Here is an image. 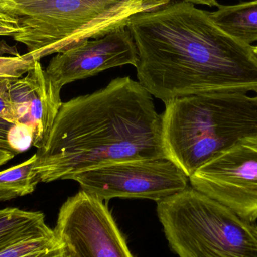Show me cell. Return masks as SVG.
I'll return each instance as SVG.
<instances>
[{
    "mask_svg": "<svg viewBox=\"0 0 257 257\" xmlns=\"http://www.w3.org/2000/svg\"><path fill=\"white\" fill-rule=\"evenodd\" d=\"M126 28L137 48L139 83L164 103L202 93L257 94L252 46L228 36L193 3L177 0L144 11Z\"/></svg>",
    "mask_w": 257,
    "mask_h": 257,
    "instance_id": "obj_1",
    "label": "cell"
},
{
    "mask_svg": "<svg viewBox=\"0 0 257 257\" xmlns=\"http://www.w3.org/2000/svg\"><path fill=\"white\" fill-rule=\"evenodd\" d=\"M152 95L130 77L63 102L34 169L41 182L117 162L167 158L162 114Z\"/></svg>",
    "mask_w": 257,
    "mask_h": 257,
    "instance_id": "obj_2",
    "label": "cell"
},
{
    "mask_svg": "<svg viewBox=\"0 0 257 257\" xmlns=\"http://www.w3.org/2000/svg\"><path fill=\"white\" fill-rule=\"evenodd\" d=\"M165 105V151L189 178L241 139L257 134V94L202 93L175 98Z\"/></svg>",
    "mask_w": 257,
    "mask_h": 257,
    "instance_id": "obj_3",
    "label": "cell"
},
{
    "mask_svg": "<svg viewBox=\"0 0 257 257\" xmlns=\"http://www.w3.org/2000/svg\"><path fill=\"white\" fill-rule=\"evenodd\" d=\"M166 2L154 0H0V13L20 28L13 36L33 61L123 28L128 20Z\"/></svg>",
    "mask_w": 257,
    "mask_h": 257,
    "instance_id": "obj_4",
    "label": "cell"
},
{
    "mask_svg": "<svg viewBox=\"0 0 257 257\" xmlns=\"http://www.w3.org/2000/svg\"><path fill=\"white\" fill-rule=\"evenodd\" d=\"M169 247L179 257H257L254 223L188 186L157 202Z\"/></svg>",
    "mask_w": 257,
    "mask_h": 257,
    "instance_id": "obj_5",
    "label": "cell"
},
{
    "mask_svg": "<svg viewBox=\"0 0 257 257\" xmlns=\"http://www.w3.org/2000/svg\"><path fill=\"white\" fill-rule=\"evenodd\" d=\"M70 180L102 201L114 198L158 202L185 190L190 179L169 158L117 162L78 172Z\"/></svg>",
    "mask_w": 257,
    "mask_h": 257,
    "instance_id": "obj_6",
    "label": "cell"
},
{
    "mask_svg": "<svg viewBox=\"0 0 257 257\" xmlns=\"http://www.w3.org/2000/svg\"><path fill=\"white\" fill-rule=\"evenodd\" d=\"M191 187L240 217L257 220V134L237 142L189 178Z\"/></svg>",
    "mask_w": 257,
    "mask_h": 257,
    "instance_id": "obj_7",
    "label": "cell"
},
{
    "mask_svg": "<svg viewBox=\"0 0 257 257\" xmlns=\"http://www.w3.org/2000/svg\"><path fill=\"white\" fill-rule=\"evenodd\" d=\"M54 230L79 257H134L105 202L82 190L63 204Z\"/></svg>",
    "mask_w": 257,
    "mask_h": 257,
    "instance_id": "obj_8",
    "label": "cell"
},
{
    "mask_svg": "<svg viewBox=\"0 0 257 257\" xmlns=\"http://www.w3.org/2000/svg\"><path fill=\"white\" fill-rule=\"evenodd\" d=\"M137 62L136 43L126 27L58 53L45 71L53 82L62 89L66 84L106 69L128 64L136 66Z\"/></svg>",
    "mask_w": 257,
    "mask_h": 257,
    "instance_id": "obj_9",
    "label": "cell"
},
{
    "mask_svg": "<svg viewBox=\"0 0 257 257\" xmlns=\"http://www.w3.org/2000/svg\"><path fill=\"white\" fill-rule=\"evenodd\" d=\"M60 91L40 62L24 76L9 80L8 93L18 123L33 132V146L42 148L61 108Z\"/></svg>",
    "mask_w": 257,
    "mask_h": 257,
    "instance_id": "obj_10",
    "label": "cell"
},
{
    "mask_svg": "<svg viewBox=\"0 0 257 257\" xmlns=\"http://www.w3.org/2000/svg\"><path fill=\"white\" fill-rule=\"evenodd\" d=\"M208 14L213 22L232 39L250 46L257 42V0L220 5Z\"/></svg>",
    "mask_w": 257,
    "mask_h": 257,
    "instance_id": "obj_11",
    "label": "cell"
},
{
    "mask_svg": "<svg viewBox=\"0 0 257 257\" xmlns=\"http://www.w3.org/2000/svg\"><path fill=\"white\" fill-rule=\"evenodd\" d=\"M40 211H27L18 208L0 210V248L28 235L52 232Z\"/></svg>",
    "mask_w": 257,
    "mask_h": 257,
    "instance_id": "obj_12",
    "label": "cell"
},
{
    "mask_svg": "<svg viewBox=\"0 0 257 257\" xmlns=\"http://www.w3.org/2000/svg\"><path fill=\"white\" fill-rule=\"evenodd\" d=\"M0 257H64V246L54 230L18 238L0 248Z\"/></svg>",
    "mask_w": 257,
    "mask_h": 257,
    "instance_id": "obj_13",
    "label": "cell"
},
{
    "mask_svg": "<svg viewBox=\"0 0 257 257\" xmlns=\"http://www.w3.org/2000/svg\"><path fill=\"white\" fill-rule=\"evenodd\" d=\"M36 154L24 163L0 172V190H9L18 196L31 194L41 182L34 169Z\"/></svg>",
    "mask_w": 257,
    "mask_h": 257,
    "instance_id": "obj_14",
    "label": "cell"
},
{
    "mask_svg": "<svg viewBox=\"0 0 257 257\" xmlns=\"http://www.w3.org/2000/svg\"><path fill=\"white\" fill-rule=\"evenodd\" d=\"M33 132L30 128L0 117V148L17 155L33 146Z\"/></svg>",
    "mask_w": 257,
    "mask_h": 257,
    "instance_id": "obj_15",
    "label": "cell"
},
{
    "mask_svg": "<svg viewBox=\"0 0 257 257\" xmlns=\"http://www.w3.org/2000/svg\"><path fill=\"white\" fill-rule=\"evenodd\" d=\"M36 62L26 58L23 55L15 57L0 56V78L9 79L21 78L33 67Z\"/></svg>",
    "mask_w": 257,
    "mask_h": 257,
    "instance_id": "obj_16",
    "label": "cell"
},
{
    "mask_svg": "<svg viewBox=\"0 0 257 257\" xmlns=\"http://www.w3.org/2000/svg\"><path fill=\"white\" fill-rule=\"evenodd\" d=\"M9 78L0 81V117L12 123H18L16 113L8 93Z\"/></svg>",
    "mask_w": 257,
    "mask_h": 257,
    "instance_id": "obj_17",
    "label": "cell"
},
{
    "mask_svg": "<svg viewBox=\"0 0 257 257\" xmlns=\"http://www.w3.org/2000/svg\"><path fill=\"white\" fill-rule=\"evenodd\" d=\"M20 28L15 22L0 21V36H12L19 33Z\"/></svg>",
    "mask_w": 257,
    "mask_h": 257,
    "instance_id": "obj_18",
    "label": "cell"
},
{
    "mask_svg": "<svg viewBox=\"0 0 257 257\" xmlns=\"http://www.w3.org/2000/svg\"><path fill=\"white\" fill-rule=\"evenodd\" d=\"M154 1L171 2L177 1V0H154ZM180 1L188 2L194 5H203V6H209V7H218V2L217 0H180Z\"/></svg>",
    "mask_w": 257,
    "mask_h": 257,
    "instance_id": "obj_19",
    "label": "cell"
},
{
    "mask_svg": "<svg viewBox=\"0 0 257 257\" xmlns=\"http://www.w3.org/2000/svg\"><path fill=\"white\" fill-rule=\"evenodd\" d=\"M15 156L16 154L15 153L0 148V167L12 160Z\"/></svg>",
    "mask_w": 257,
    "mask_h": 257,
    "instance_id": "obj_20",
    "label": "cell"
},
{
    "mask_svg": "<svg viewBox=\"0 0 257 257\" xmlns=\"http://www.w3.org/2000/svg\"><path fill=\"white\" fill-rule=\"evenodd\" d=\"M19 197L16 193L9 190H0V202L9 201Z\"/></svg>",
    "mask_w": 257,
    "mask_h": 257,
    "instance_id": "obj_21",
    "label": "cell"
},
{
    "mask_svg": "<svg viewBox=\"0 0 257 257\" xmlns=\"http://www.w3.org/2000/svg\"><path fill=\"white\" fill-rule=\"evenodd\" d=\"M64 257H79L75 254L72 250L67 247H64Z\"/></svg>",
    "mask_w": 257,
    "mask_h": 257,
    "instance_id": "obj_22",
    "label": "cell"
},
{
    "mask_svg": "<svg viewBox=\"0 0 257 257\" xmlns=\"http://www.w3.org/2000/svg\"><path fill=\"white\" fill-rule=\"evenodd\" d=\"M0 21H10V22H15L13 19L12 18H9V17L6 16V15H3V14L0 13ZM16 23V22H15Z\"/></svg>",
    "mask_w": 257,
    "mask_h": 257,
    "instance_id": "obj_23",
    "label": "cell"
},
{
    "mask_svg": "<svg viewBox=\"0 0 257 257\" xmlns=\"http://www.w3.org/2000/svg\"><path fill=\"white\" fill-rule=\"evenodd\" d=\"M252 51H253V57L257 62V46H252Z\"/></svg>",
    "mask_w": 257,
    "mask_h": 257,
    "instance_id": "obj_24",
    "label": "cell"
},
{
    "mask_svg": "<svg viewBox=\"0 0 257 257\" xmlns=\"http://www.w3.org/2000/svg\"><path fill=\"white\" fill-rule=\"evenodd\" d=\"M256 230H257V226H256Z\"/></svg>",
    "mask_w": 257,
    "mask_h": 257,
    "instance_id": "obj_25",
    "label": "cell"
}]
</instances>
